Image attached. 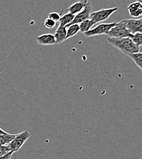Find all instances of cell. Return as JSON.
<instances>
[{
	"mask_svg": "<svg viewBox=\"0 0 142 159\" xmlns=\"http://www.w3.org/2000/svg\"><path fill=\"white\" fill-rule=\"evenodd\" d=\"M106 35L108 36L109 38H131L132 36V34L129 31L126 27L125 19L117 23L116 25L114 27H113Z\"/></svg>",
	"mask_w": 142,
	"mask_h": 159,
	"instance_id": "obj_2",
	"label": "cell"
},
{
	"mask_svg": "<svg viewBox=\"0 0 142 159\" xmlns=\"http://www.w3.org/2000/svg\"><path fill=\"white\" fill-rule=\"evenodd\" d=\"M14 152H10L4 156H2L0 157V159H11V157L12 156V154H14Z\"/></svg>",
	"mask_w": 142,
	"mask_h": 159,
	"instance_id": "obj_21",
	"label": "cell"
},
{
	"mask_svg": "<svg viewBox=\"0 0 142 159\" xmlns=\"http://www.w3.org/2000/svg\"><path fill=\"white\" fill-rule=\"evenodd\" d=\"M129 15L132 17H139L142 16V2L137 1L132 2L127 7Z\"/></svg>",
	"mask_w": 142,
	"mask_h": 159,
	"instance_id": "obj_8",
	"label": "cell"
},
{
	"mask_svg": "<svg viewBox=\"0 0 142 159\" xmlns=\"http://www.w3.org/2000/svg\"><path fill=\"white\" fill-rule=\"evenodd\" d=\"M79 25L80 28V32H81L83 34L89 31L93 27V25H91L89 19L82 21L80 24H79Z\"/></svg>",
	"mask_w": 142,
	"mask_h": 159,
	"instance_id": "obj_16",
	"label": "cell"
},
{
	"mask_svg": "<svg viewBox=\"0 0 142 159\" xmlns=\"http://www.w3.org/2000/svg\"><path fill=\"white\" fill-rule=\"evenodd\" d=\"M31 137V134L28 130H25L16 135V137L7 146L11 152H16L19 151L26 141Z\"/></svg>",
	"mask_w": 142,
	"mask_h": 159,
	"instance_id": "obj_4",
	"label": "cell"
},
{
	"mask_svg": "<svg viewBox=\"0 0 142 159\" xmlns=\"http://www.w3.org/2000/svg\"><path fill=\"white\" fill-rule=\"evenodd\" d=\"M10 152L11 151L7 146L0 145V157L2 156H4Z\"/></svg>",
	"mask_w": 142,
	"mask_h": 159,
	"instance_id": "obj_20",
	"label": "cell"
},
{
	"mask_svg": "<svg viewBox=\"0 0 142 159\" xmlns=\"http://www.w3.org/2000/svg\"><path fill=\"white\" fill-rule=\"evenodd\" d=\"M16 134H10L8 133L0 135V145L7 146L16 137Z\"/></svg>",
	"mask_w": 142,
	"mask_h": 159,
	"instance_id": "obj_14",
	"label": "cell"
},
{
	"mask_svg": "<svg viewBox=\"0 0 142 159\" xmlns=\"http://www.w3.org/2000/svg\"><path fill=\"white\" fill-rule=\"evenodd\" d=\"M61 17V15L57 12H51L48 14V18L53 20L54 21H55L57 23V22L59 21Z\"/></svg>",
	"mask_w": 142,
	"mask_h": 159,
	"instance_id": "obj_19",
	"label": "cell"
},
{
	"mask_svg": "<svg viewBox=\"0 0 142 159\" xmlns=\"http://www.w3.org/2000/svg\"><path fill=\"white\" fill-rule=\"evenodd\" d=\"M125 21L126 27L132 34L136 33H142V18L140 19H125Z\"/></svg>",
	"mask_w": 142,
	"mask_h": 159,
	"instance_id": "obj_7",
	"label": "cell"
},
{
	"mask_svg": "<svg viewBox=\"0 0 142 159\" xmlns=\"http://www.w3.org/2000/svg\"><path fill=\"white\" fill-rule=\"evenodd\" d=\"M88 3V0H80L71 5L67 9V11L74 16L80 12Z\"/></svg>",
	"mask_w": 142,
	"mask_h": 159,
	"instance_id": "obj_10",
	"label": "cell"
},
{
	"mask_svg": "<svg viewBox=\"0 0 142 159\" xmlns=\"http://www.w3.org/2000/svg\"><path fill=\"white\" fill-rule=\"evenodd\" d=\"M91 13H92V6H91V4L88 2L87 5L85 6V7L81 11V12L75 16L74 20H72V21L68 26L74 25V24H80L85 20L89 19V17Z\"/></svg>",
	"mask_w": 142,
	"mask_h": 159,
	"instance_id": "obj_6",
	"label": "cell"
},
{
	"mask_svg": "<svg viewBox=\"0 0 142 159\" xmlns=\"http://www.w3.org/2000/svg\"><path fill=\"white\" fill-rule=\"evenodd\" d=\"M138 1H142V0H138Z\"/></svg>",
	"mask_w": 142,
	"mask_h": 159,
	"instance_id": "obj_23",
	"label": "cell"
},
{
	"mask_svg": "<svg viewBox=\"0 0 142 159\" xmlns=\"http://www.w3.org/2000/svg\"><path fill=\"white\" fill-rule=\"evenodd\" d=\"M107 42L127 57L131 54L139 53L140 51V47L135 45L130 38H108Z\"/></svg>",
	"mask_w": 142,
	"mask_h": 159,
	"instance_id": "obj_1",
	"label": "cell"
},
{
	"mask_svg": "<svg viewBox=\"0 0 142 159\" xmlns=\"http://www.w3.org/2000/svg\"><path fill=\"white\" fill-rule=\"evenodd\" d=\"M7 132H6L4 130H3L2 129L0 128V135L1 134H6Z\"/></svg>",
	"mask_w": 142,
	"mask_h": 159,
	"instance_id": "obj_22",
	"label": "cell"
},
{
	"mask_svg": "<svg viewBox=\"0 0 142 159\" xmlns=\"http://www.w3.org/2000/svg\"><path fill=\"white\" fill-rule=\"evenodd\" d=\"M66 28H67L66 40L72 37H74L80 31V28H79V24H74V25H69L67 26Z\"/></svg>",
	"mask_w": 142,
	"mask_h": 159,
	"instance_id": "obj_12",
	"label": "cell"
},
{
	"mask_svg": "<svg viewBox=\"0 0 142 159\" xmlns=\"http://www.w3.org/2000/svg\"><path fill=\"white\" fill-rule=\"evenodd\" d=\"M36 40L39 45L44 46L53 45L55 44H57L54 35L52 34H42L41 36H38L36 38Z\"/></svg>",
	"mask_w": 142,
	"mask_h": 159,
	"instance_id": "obj_9",
	"label": "cell"
},
{
	"mask_svg": "<svg viewBox=\"0 0 142 159\" xmlns=\"http://www.w3.org/2000/svg\"><path fill=\"white\" fill-rule=\"evenodd\" d=\"M131 39L132 40L133 42L137 46L140 47L142 45V33H136L132 34Z\"/></svg>",
	"mask_w": 142,
	"mask_h": 159,
	"instance_id": "obj_17",
	"label": "cell"
},
{
	"mask_svg": "<svg viewBox=\"0 0 142 159\" xmlns=\"http://www.w3.org/2000/svg\"><path fill=\"white\" fill-rule=\"evenodd\" d=\"M129 57L134 61L135 64L142 71V53H136L129 55Z\"/></svg>",
	"mask_w": 142,
	"mask_h": 159,
	"instance_id": "obj_15",
	"label": "cell"
},
{
	"mask_svg": "<svg viewBox=\"0 0 142 159\" xmlns=\"http://www.w3.org/2000/svg\"><path fill=\"white\" fill-rule=\"evenodd\" d=\"M118 10V7H112L108 9H102L98 11L92 12L90 15L89 20L91 25H94L96 23L108 19L113 13Z\"/></svg>",
	"mask_w": 142,
	"mask_h": 159,
	"instance_id": "obj_3",
	"label": "cell"
},
{
	"mask_svg": "<svg viewBox=\"0 0 142 159\" xmlns=\"http://www.w3.org/2000/svg\"><path fill=\"white\" fill-rule=\"evenodd\" d=\"M75 16L71 13H66L64 16H61L60 19L59 20V25L62 26H68L74 20Z\"/></svg>",
	"mask_w": 142,
	"mask_h": 159,
	"instance_id": "obj_13",
	"label": "cell"
},
{
	"mask_svg": "<svg viewBox=\"0 0 142 159\" xmlns=\"http://www.w3.org/2000/svg\"><path fill=\"white\" fill-rule=\"evenodd\" d=\"M56 25H57V23L55 21H54L53 20L49 18H47L44 21L45 27L48 29H53L56 26Z\"/></svg>",
	"mask_w": 142,
	"mask_h": 159,
	"instance_id": "obj_18",
	"label": "cell"
},
{
	"mask_svg": "<svg viewBox=\"0 0 142 159\" xmlns=\"http://www.w3.org/2000/svg\"><path fill=\"white\" fill-rule=\"evenodd\" d=\"M66 34H67V28L66 26H62L59 25L57 30L55 31L54 37L55 38L56 43H60L61 42L66 40Z\"/></svg>",
	"mask_w": 142,
	"mask_h": 159,
	"instance_id": "obj_11",
	"label": "cell"
},
{
	"mask_svg": "<svg viewBox=\"0 0 142 159\" xmlns=\"http://www.w3.org/2000/svg\"><path fill=\"white\" fill-rule=\"evenodd\" d=\"M117 22H112L110 23H101L93 28L90 29L87 32L83 33V34L87 37H92L94 36H100L102 34H107L109 31L114 27Z\"/></svg>",
	"mask_w": 142,
	"mask_h": 159,
	"instance_id": "obj_5",
	"label": "cell"
}]
</instances>
